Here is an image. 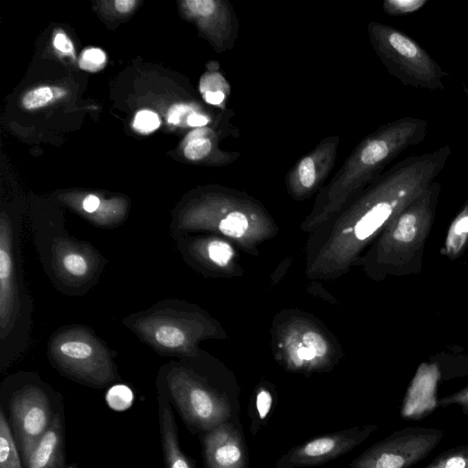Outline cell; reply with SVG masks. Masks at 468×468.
Segmentation results:
<instances>
[{
    "label": "cell",
    "instance_id": "cell-27",
    "mask_svg": "<svg viewBox=\"0 0 468 468\" xmlns=\"http://www.w3.org/2000/svg\"><path fill=\"white\" fill-rule=\"evenodd\" d=\"M428 3L429 0H385L382 9L388 16H407L420 11Z\"/></svg>",
    "mask_w": 468,
    "mask_h": 468
},
{
    "label": "cell",
    "instance_id": "cell-23",
    "mask_svg": "<svg viewBox=\"0 0 468 468\" xmlns=\"http://www.w3.org/2000/svg\"><path fill=\"white\" fill-rule=\"evenodd\" d=\"M440 372L437 365L422 363L413 378L410 388H409L408 400L409 406H420L422 401H427L430 406L434 404V392Z\"/></svg>",
    "mask_w": 468,
    "mask_h": 468
},
{
    "label": "cell",
    "instance_id": "cell-10",
    "mask_svg": "<svg viewBox=\"0 0 468 468\" xmlns=\"http://www.w3.org/2000/svg\"><path fill=\"white\" fill-rule=\"evenodd\" d=\"M369 42L387 70L403 85L444 90L449 74L410 36L389 25L371 21L367 26Z\"/></svg>",
    "mask_w": 468,
    "mask_h": 468
},
{
    "label": "cell",
    "instance_id": "cell-21",
    "mask_svg": "<svg viewBox=\"0 0 468 468\" xmlns=\"http://www.w3.org/2000/svg\"><path fill=\"white\" fill-rule=\"evenodd\" d=\"M62 426L58 415H55L51 423L37 443L31 454L24 462L26 468H62Z\"/></svg>",
    "mask_w": 468,
    "mask_h": 468
},
{
    "label": "cell",
    "instance_id": "cell-24",
    "mask_svg": "<svg viewBox=\"0 0 468 468\" xmlns=\"http://www.w3.org/2000/svg\"><path fill=\"white\" fill-rule=\"evenodd\" d=\"M468 247V200L452 221L445 236L441 254L454 261Z\"/></svg>",
    "mask_w": 468,
    "mask_h": 468
},
{
    "label": "cell",
    "instance_id": "cell-6",
    "mask_svg": "<svg viewBox=\"0 0 468 468\" xmlns=\"http://www.w3.org/2000/svg\"><path fill=\"white\" fill-rule=\"evenodd\" d=\"M440 193L441 183L433 181L372 242L358 262L369 278L380 282L420 271Z\"/></svg>",
    "mask_w": 468,
    "mask_h": 468
},
{
    "label": "cell",
    "instance_id": "cell-7",
    "mask_svg": "<svg viewBox=\"0 0 468 468\" xmlns=\"http://www.w3.org/2000/svg\"><path fill=\"white\" fill-rule=\"evenodd\" d=\"M29 228L39 262L58 292L83 296L98 283L109 261L92 243L70 236L61 213L35 210Z\"/></svg>",
    "mask_w": 468,
    "mask_h": 468
},
{
    "label": "cell",
    "instance_id": "cell-25",
    "mask_svg": "<svg viewBox=\"0 0 468 468\" xmlns=\"http://www.w3.org/2000/svg\"><path fill=\"white\" fill-rule=\"evenodd\" d=\"M0 468H22L13 434L4 410H0Z\"/></svg>",
    "mask_w": 468,
    "mask_h": 468
},
{
    "label": "cell",
    "instance_id": "cell-13",
    "mask_svg": "<svg viewBox=\"0 0 468 468\" xmlns=\"http://www.w3.org/2000/svg\"><path fill=\"white\" fill-rule=\"evenodd\" d=\"M375 430L372 424L359 425L312 438L282 454L274 467L306 468L324 464L357 447Z\"/></svg>",
    "mask_w": 468,
    "mask_h": 468
},
{
    "label": "cell",
    "instance_id": "cell-14",
    "mask_svg": "<svg viewBox=\"0 0 468 468\" xmlns=\"http://www.w3.org/2000/svg\"><path fill=\"white\" fill-rule=\"evenodd\" d=\"M339 144L336 134L323 138L287 172L285 186L293 199H305L320 188L335 166Z\"/></svg>",
    "mask_w": 468,
    "mask_h": 468
},
{
    "label": "cell",
    "instance_id": "cell-4",
    "mask_svg": "<svg viewBox=\"0 0 468 468\" xmlns=\"http://www.w3.org/2000/svg\"><path fill=\"white\" fill-rule=\"evenodd\" d=\"M274 224L264 207L247 193L222 186L204 189L176 208L171 235L218 233L252 247L273 233Z\"/></svg>",
    "mask_w": 468,
    "mask_h": 468
},
{
    "label": "cell",
    "instance_id": "cell-2",
    "mask_svg": "<svg viewBox=\"0 0 468 468\" xmlns=\"http://www.w3.org/2000/svg\"><path fill=\"white\" fill-rule=\"evenodd\" d=\"M427 128L426 120L406 116L382 124L363 138L319 191L311 213L303 222V229L313 232L335 215L379 176L388 164L406 149L422 143Z\"/></svg>",
    "mask_w": 468,
    "mask_h": 468
},
{
    "label": "cell",
    "instance_id": "cell-12",
    "mask_svg": "<svg viewBox=\"0 0 468 468\" xmlns=\"http://www.w3.org/2000/svg\"><path fill=\"white\" fill-rule=\"evenodd\" d=\"M49 406L47 392L37 383H26L13 392L11 420L24 462L51 423Z\"/></svg>",
    "mask_w": 468,
    "mask_h": 468
},
{
    "label": "cell",
    "instance_id": "cell-9",
    "mask_svg": "<svg viewBox=\"0 0 468 468\" xmlns=\"http://www.w3.org/2000/svg\"><path fill=\"white\" fill-rule=\"evenodd\" d=\"M50 364L79 383L101 388L118 378L115 352L90 327L72 324L54 331L47 343Z\"/></svg>",
    "mask_w": 468,
    "mask_h": 468
},
{
    "label": "cell",
    "instance_id": "cell-3",
    "mask_svg": "<svg viewBox=\"0 0 468 468\" xmlns=\"http://www.w3.org/2000/svg\"><path fill=\"white\" fill-rule=\"evenodd\" d=\"M157 388L195 431L204 433L222 423L239 421L240 389L235 377L203 350L161 367Z\"/></svg>",
    "mask_w": 468,
    "mask_h": 468
},
{
    "label": "cell",
    "instance_id": "cell-30",
    "mask_svg": "<svg viewBox=\"0 0 468 468\" xmlns=\"http://www.w3.org/2000/svg\"><path fill=\"white\" fill-rule=\"evenodd\" d=\"M106 61V55L103 50L97 48L85 49L80 58V68L89 71H98Z\"/></svg>",
    "mask_w": 468,
    "mask_h": 468
},
{
    "label": "cell",
    "instance_id": "cell-29",
    "mask_svg": "<svg viewBox=\"0 0 468 468\" xmlns=\"http://www.w3.org/2000/svg\"><path fill=\"white\" fill-rule=\"evenodd\" d=\"M158 115L149 110L139 111L133 119V127L140 133L147 134L155 131L160 126Z\"/></svg>",
    "mask_w": 468,
    "mask_h": 468
},
{
    "label": "cell",
    "instance_id": "cell-17",
    "mask_svg": "<svg viewBox=\"0 0 468 468\" xmlns=\"http://www.w3.org/2000/svg\"><path fill=\"white\" fill-rule=\"evenodd\" d=\"M391 437L379 441L355 458L346 468H405L430 447L425 436Z\"/></svg>",
    "mask_w": 468,
    "mask_h": 468
},
{
    "label": "cell",
    "instance_id": "cell-18",
    "mask_svg": "<svg viewBox=\"0 0 468 468\" xmlns=\"http://www.w3.org/2000/svg\"><path fill=\"white\" fill-rule=\"evenodd\" d=\"M220 140L218 132L212 127L196 128L185 138L183 154L189 161H208L215 165H229L239 157V153L220 149Z\"/></svg>",
    "mask_w": 468,
    "mask_h": 468
},
{
    "label": "cell",
    "instance_id": "cell-28",
    "mask_svg": "<svg viewBox=\"0 0 468 468\" xmlns=\"http://www.w3.org/2000/svg\"><path fill=\"white\" fill-rule=\"evenodd\" d=\"M195 112H203L197 105L194 103H176L169 108L166 119L167 122L171 124L179 126H188V118Z\"/></svg>",
    "mask_w": 468,
    "mask_h": 468
},
{
    "label": "cell",
    "instance_id": "cell-5",
    "mask_svg": "<svg viewBox=\"0 0 468 468\" xmlns=\"http://www.w3.org/2000/svg\"><path fill=\"white\" fill-rule=\"evenodd\" d=\"M23 214L3 208L0 214V371L29 349L33 299L24 279L21 255Z\"/></svg>",
    "mask_w": 468,
    "mask_h": 468
},
{
    "label": "cell",
    "instance_id": "cell-16",
    "mask_svg": "<svg viewBox=\"0 0 468 468\" xmlns=\"http://www.w3.org/2000/svg\"><path fill=\"white\" fill-rule=\"evenodd\" d=\"M201 441L206 468H250L240 421L225 422L202 433Z\"/></svg>",
    "mask_w": 468,
    "mask_h": 468
},
{
    "label": "cell",
    "instance_id": "cell-32",
    "mask_svg": "<svg viewBox=\"0 0 468 468\" xmlns=\"http://www.w3.org/2000/svg\"><path fill=\"white\" fill-rule=\"evenodd\" d=\"M54 47L61 53L73 55L74 47L70 39L62 32H58L55 35L53 39Z\"/></svg>",
    "mask_w": 468,
    "mask_h": 468
},
{
    "label": "cell",
    "instance_id": "cell-26",
    "mask_svg": "<svg viewBox=\"0 0 468 468\" xmlns=\"http://www.w3.org/2000/svg\"><path fill=\"white\" fill-rule=\"evenodd\" d=\"M60 90L61 89L54 90L48 86L33 89L24 95L22 99V105L27 110H35L44 107L50 103L56 96H63L58 94V91Z\"/></svg>",
    "mask_w": 468,
    "mask_h": 468
},
{
    "label": "cell",
    "instance_id": "cell-34",
    "mask_svg": "<svg viewBox=\"0 0 468 468\" xmlns=\"http://www.w3.org/2000/svg\"><path fill=\"white\" fill-rule=\"evenodd\" d=\"M458 397L460 399L462 398L463 400L468 401V388L464 389Z\"/></svg>",
    "mask_w": 468,
    "mask_h": 468
},
{
    "label": "cell",
    "instance_id": "cell-8",
    "mask_svg": "<svg viewBox=\"0 0 468 468\" xmlns=\"http://www.w3.org/2000/svg\"><path fill=\"white\" fill-rule=\"evenodd\" d=\"M123 325L160 356H193L201 341L218 334L214 320L197 305L166 298L122 318Z\"/></svg>",
    "mask_w": 468,
    "mask_h": 468
},
{
    "label": "cell",
    "instance_id": "cell-22",
    "mask_svg": "<svg viewBox=\"0 0 468 468\" xmlns=\"http://www.w3.org/2000/svg\"><path fill=\"white\" fill-rule=\"evenodd\" d=\"M277 404L275 387L268 381H261L254 388L248 405L250 432L256 436L268 423Z\"/></svg>",
    "mask_w": 468,
    "mask_h": 468
},
{
    "label": "cell",
    "instance_id": "cell-33",
    "mask_svg": "<svg viewBox=\"0 0 468 468\" xmlns=\"http://www.w3.org/2000/svg\"><path fill=\"white\" fill-rule=\"evenodd\" d=\"M135 4L136 1L134 0H116L114 2L115 8L120 13L130 12Z\"/></svg>",
    "mask_w": 468,
    "mask_h": 468
},
{
    "label": "cell",
    "instance_id": "cell-19",
    "mask_svg": "<svg viewBox=\"0 0 468 468\" xmlns=\"http://www.w3.org/2000/svg\"><path fill=\"white\" fill-rule=\"evenodd\" d=\"M69 204L90 223L101 229L117 228L127 218V204L120 198L103 200L95 194H87Z\"/></svg>",
    "mask_w": 468,
    "mask_h": 468
},
{
    "label": "cell",
    "instance_id": "cell-1",
    "mask_svg": "<svg viewBox=\"0 0 468 468\" xmlns=\"http://www.w3.org/2000/svg\"><path fill=\"white\" fill-rule=\"evenodd\" d=\"M451 153L444 145L403 159L315 229L307 243V275L333 279L358 264L362 252L439 176Z\"/></svg>",
    "mask_w": 468,
    "mask_h": 468
},
{
    "label": "cell",
    "instance_id": "cell-20",
    "mask_svg": "<svg viewBox=\"0 0 468 468\" xmlns=\"http://www.w3.org/2000/svg\"><path fill=\"white\" fill-rule=\"evenodd\" d=\"M158 417L166 468H195L193 461L180 448L171 405L167 396L160 388H158Z\"/></svg>",
    "mask_w": 468,
    "mask_h": 468
},
{
    "label": "cell",
    "instance_id": "cell-31",
    "mask_svg": "<svg viewBox=\"0 0 468 468\" xmlns=\"http://www.w3.org/2000/svg\"><path fill=\"white\" fill-rule=\"evenodd\" d=\"M429 468H468V452L450 454Z\"/></svg>",
    "mask_w": 468,
    "mask_h": 468
},
{
    "label": "cell",
    "instance_id": "cell-35",
    "mask_svg": "<svg viewBox=\"0 0 468 468\" xmlns=\"http://www.w3.org/2000/svg\"><path fill=\"white\" fill-rule=\"evenodd\" d=\"M69 468H72V467H69Z\"/></svg>",
    "mask_w": 468,
    "mask_h": 468
},
{
    "label": "cell",
    "instance_id": "cell-11",
    "mask_svg": "<svg viewBox=\"0 0 468 468\" xmlns=\"http://www.w3.org/2000/svg\"><path fill=\"white\" fill-rule=\"evenodd\" d=\"M277 335L276 357L287 371L304 375L327 372L336 362L330 342L309 320H292L282 330L279 328Z\"/></svg>",
    "mask_w": 468,
    "mask_h": 468
},
{
    "label": "cell",
    "instance_id": "cell-15",
    "mask_svg": "<svg viewBox=\"0 0 468 468\" xmlns=\"http://www.w3.org/2000/svg\"><path fill=\"white\" fill-rule=\"evenodd\" d=\"M184 6L218 53L231 50L239 31L232 5L226 0H186Z\"/></svg>",
    "mask_w": 468,
    "mask_h": 468
}]
</instances>
